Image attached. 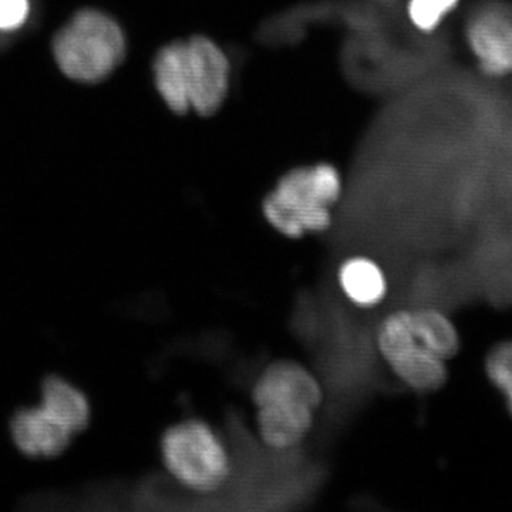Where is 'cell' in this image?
<instances>
[{"label": "cell", "instance_id": "16", "mask_svg": "<svg viewBox=\"0 0 512 512\" xmlns=\"http://www.w3.org/2000/svg\"><path fill=\"white\" fill-rule=\"evenodd\" d=\"M30 15L29 0H0V30L12 32L22 28Z\"/></svg>", "mask_w": 512, "mask_h": 512}, {"label": "cell", "instance_id": "12", "mask_svg": "<svg viewBox=\"0 0 512 512\" xmlns=\"http://www.w3.org/2000/svg\"><path fill=\"white\" fill-rule=\"evenodd\" d=\"M413 326L421 346L439 359H453L460 352L461 340L456 326L436 309L413 311Z\"/></svg>", "mask_w": 512, "mask_h": 512}, {"label": "cell", "instance_id": "2", "mask_svg": "<svg viewBox=\"0 0 512 512\" xmlns=\"http://www.w3.org/2000/svg\"><path fill=\"white\" fill-rule=\"evenodd\" d=\"M342 194V178L333 165L322 163L292 170L262 202L272 228L298 239L318 234L332 224L330 208Z\"/></svg>", "mask_w": 512, "mask_h": 512}, {"label": "cell", "instance_id": "11", "mask_svg": "<svg viewBox=\"0 0 512 512\" xmlns=\"http://www.w3.org/2000/svg\"><path fill=\"white\" fill-rule=\"evenodd\" d=\"M394 375L417 393H433L447 382L446 362L431 355L423 346L404 353L389 365Z\"/></svg>", "mask_w": 512, "mask_h": 512}, {"label": "cell", "instance_id": "5", "mask_svg": "<svg viewBox=\"0 0 512 512\" xmlns=\"http://www.w3.org/2000/svg\"><path fill=\"white\" fill-rule=\"evenodd\" d=\"M468 57L490 80L512 79V13L501 6L471 10L461 29Z\"/></svg>", "mask_w": 512, "mask_h": 512}, {"label": "cell", "instance_id": "6", "mask_svg": "<svg viewBox=\"0 0 512 512\" xmlns=\"http://www.w3.org/2000/svg\"><path fill=\"white\" fill-rule=\"evenodd\" d=\"M12 443L23 456L49 460L62 456L74 434L42 406H25L13 412L9 421Z\"/></svg>", "mask_w": 512, "mask_h": 512}, {"label": "cell", "instance_id": "9", "mask_svg": "<svg viewBox=\"0 0 512 512\" xmlns=\"http://www.w3.org/2000/svg\"><path fill=\"white\" fill-rule=\"evenodd\" d=\"M40 406L73 434L82 433L92 420L89 397L60 375H49L40 384Z\"/></svg>", "mask_w": 512, "mask_h": 512}, {"label": "cell", "instance_id": "8", "mask_svg": "<svg viewBox=\"0 0 512 512\" xmlns=\"http://www.w3.org/2000/svg\"><path fill=\"white\" fill-rule=\"evenodd\" d=\"M315 410L305 404L275 403L258 407L259 436L274 450L298 446L312 429Z\"/></svg>", "mask_w": 512, "mask_h": 512}, {"label": "cell", "instance_id": "10", "mask_svg": "<svg viewBox=\"0 0 512 512\" xmlns=\"http://www.w3.org/2000/svg\"><path fill=\"white\" fill-rule=\"evenodd\" d=\"M339 284L346 298L362 308L379 305L387 293L383 269L365 256H355L343 262L339 269Z\"/></svg>", "mask_w": 512, "mask_h": 512}, {"label": "cell", "instance_id": "4", "mask_svg": "<svg viewBox=\"0 0 512 512\" xmlns=\"http://www.w3.org/2000/svg\"><path fill=\"white\" fill-rule=\"evenodd\" d=\"M56 62L67 77L79 82H99L126 55V37L110 16L97 10H83L56 36Z\"/></svg>", "mask_w": 512, "mask_h": 512}, {"label": "cell", "instance_id": "14", "mask_svg": "<svg viewBox=\"0 0 512 512\" xmlns=\"http://www.w3.org/2000/svg\"><path fill=\"white\" fill-rule=\"evenodd\" d=\"M463 0H407L406 13L417 32L433 35L453 18Z\"/></svg>", "mask_w": 512, "mask_h": 512}, {"label": "cell", "instance_id": "13", "mask_svg": "<svg viewBox=\"0 0 512 512\" xmlns=\"http://www.w3.org/2000/svg\"><path fill=\"white\" fill-rule=\"evenodd\" d=\"M413 326V315L410 311H396L390 313L380 323L377 330V348L387 363L399 359L404 353L419 348Z\"/></svg>", "mask_w": 512, "mask_h": 512}, {"label": "cell", "instance_id": "15", "mask_svg": "<svg viewBox=\"0 0 512 512\" xmlns=\"http://www.w3.org/2000/svg\"><path fill=\"white\" fill-rule=\"evenodd\" d=\"M488 379L503 394L512 416V340L500 343L488 353L485 360Z\"/></svg>", "mask_w": 512, "mask_h": 512}, {"label": "cell", "instance_id": "3", "mask_svg": "<svg viewBox=\"0 0 512 512\" xmlns=\"http://www.w3.org/2000/svg\"><path fill=\"white\" fill-rule=\"evenodd\" d=\"M160 451L168 473L188 490L212 493L231 476L228 448L207 421L188 419L168 427Z\"/></svg>", "mask_w": 512, "mask_h": 512}, {"label": "cell", "instance_id": "7", "mask_svg": "<svg viewBox=\"0 0 512 512\" xmlns=\"http://www.w3.org/2000/svg\"><path fill=\"white\" fill-rule=\"evenodd\" d=\"M256 407L275 403H299L318 410L323 400L319 380L305 366L278 360L266 367L252 389Z\"/></svg>", "mask_w": 512, "mask_h": 512}, {"label": "cell", "instance_id": "1", "mask_svg": "<svg viewBox=\"0 0 512 512\" xmlns=\"http://www.w3.org/2000/svg\"><path fill=\"white\" fill-rule=\"evenodd\" d=\"M231 66L217 43L204 36L171 43L154 62V82L168 109L201 116L217 113L227 99Z\"/></svg>", "mask_w": 512, "mask_h": 512}]
</instances>
